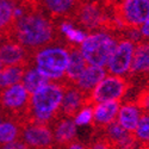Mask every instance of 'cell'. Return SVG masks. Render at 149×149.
<instances>
[{"instance_id":"cell-31","label":"cell","mask_w":149,"mask_h":149,"mask_svg":"<svg viewBox=\"0 0 149 149\" xmlns=\"http://www.w3.org/2000/svg\"><path fill=\"white\" fill-rule=\"evenodd\" d=\"M148 77H149V75H148Z\"/></svg>"},{"instance_id":"cell-8","label":"cell","mask_w":149,"mask_h":149,"mask_svg":"<svg viewBox=\"0 0 149 149\" xmlns=\"http://www.w3.org/2000/svg\"><path fill=\"white\" fill-rule=\"evenodd\" d=\"M135 45L136 43L128 38H124V37L118 40L115 50L105 66L109 74H113V75L119 77H129Z\"/></svg>"},{"instance_id":"cell-26","label":"cell","mask_w":149,"mask_h":149,"mask_svg":"<svg viewBox=\"0 0 149 149\" xmlns=\"http://www.w3.org/2000/svg\"><path fill=\"white\" fill-rule=\"evenodd\" d=\"M92 118H93V105H86L79 111L73 119L77 125L82 127L92 123Z\"/></svg>"},{"instance_id":"cell-13","label":"cell","mask_w":149,"mask_h":149,"mask_svg":"<svg viewBox=\"0 0 149 149\" xmlns=\"http://www.w3.org/2000/svg\"><path fill=\"white\" fill-rule=\"evenodd\" d=\"M105 139L109 141L111 147L115 148H134L137 147V142L134 136V132L128 131L127 129H124L120 124L115 120L113 123H111L110 125H107L104 130Z\"/></svg>"},{"instance_id":"cell-18","label":"cell","mask_w":149,"mask_h":149,"mask_svg":"<svg viewBox=\"0 0 149 149\" xmlns=\"http://www.w3.org/2000/svg\"><path fill=\"white\" fill-rule=\"evenodd\" d=\"M142 115L143 110L141 109L137 102H127L124 104H120L116 120L124 129L134 132Z\"/></svg>"},{"instance_id":"cell-20","label":"cell","mask_w":149,"mask_h":149,"mask_svg":"<svg viewBox=\"0 0 149 149\" xmlns=\"http://www.w3.org/2000/svg\"><path fill=\"white\" fill-rule=\"evenodd\" d=\"M28 66L15 65V66H4L0 70V90L8 87L11 85L22 82L23 75Z\"/></svg>"},{"instance_id":"cell-4","label":"cell","mask_w":149,"mask_h":149,"mask_svg":"<svg viewBox=\"0 0 149 149\" xmlns=\"http://www.w3.org/2000/svg\"><path fill=\"white\" fill-rule=\"evenodd\" d=\"M119 35L112 30H97L80 43V50L88 65L105 67L118 43Z\"/></svg>"},{"instance_id":"cell-30","label":"cell","mask_w":149,"mask_h":149,"mask_svg":"<svg viewBox=\"0 0 149 149\" xmlns=\"http://www.w3.org/2000/svg\"><path fill=\"white\" fill-rule=\"evenodd\" d=\"M0 123H1V120H0Z\"/></svg>"},{"instance_id":"cell-2","label":"cell","mask_w":149,"mask_h":149,"mask_svg":"<svg viewBox=\"0 0 149 149\" xmlns=\"http://www.w3.org/2000/svg\"><path fill=\"white\" fill-rule=\"evenodd\" d=\"M66 84L63 80L58 82L45 84L31 94L29 122H36L50 125L58 116V110L65 94ZM26 124V123H25Z\"/></svg>"},{"instance_id":"cell-28","label":"cell","mask_w":149,"mask_h":149,"mask_svg":"<svg viewBox=\"0 0 149 149\" xmlns=\"http://www.w3.org/2000/svg\"><path fill=\"white\" fill-rule=\"evenodd\" d=\"M140 31H141L143 40H149V19L143 24V25L140 26Z\"/></svg>"},{"instance_id":"cell-11","label":"cell","mask_w":149,"mask_h":149,"mask_svg":"<svg viewBox=\"0 0 149 149\" xmlns=\"http://www.w3.org/2000/svg\"><path fill=\"white\" fill-rule=\"evenodd\" d=\"M0 61L4 66L23 65L30 67L33 61V52L13 40H8L0 45Z\"/></svg>"},{"instance_id":"cell-1","label":"cell","mask_w":149,"mask_h":149,"mask_svg":"<svg viewBox=\"0 0 149 149\" xmlns=\"http://www.w3.org/2000/svg\"><path fill=\"white\" fill-rule=\"evenodd\" d=\"M13 4V24L11 40L29 50L49 45L57 38L54 19L38 0H11Z\"/></svg>"},{"instance_id":"cell-24","label":"cell","mask_w":149,"mask_h":149,"mask_svg":"<svg viewBox=\"0 0 149 149\" xmlns=\"http://www.w3.org/2000/svg\"><path fill=\"white\" fill-rule=\"evenodd\" d=\"M136 142L141 147H149V113L143 112L134 130Z\"/></svg>"},{"instance_id":"cell-29","label":"cell","mask_w":149,"mask_h":149,"mask_svg":"<svg viewBox=\"0 0 149 149\" xmlns=\"http://www.w3.org/2000/svg\"><path fill=\"white\" fill-rule=\"evenodd\" d=\"M3 67H4V65L1 63V61H0V70H1V69H3Z\"/></svg>"},{"instance_id":"cell-7","label":"cell","mask_w":149,"mask_h":149,"mask_svg":"<svg viewBox=\"0 0 149 149\" xmlns=\"http://www.w3.org/2000/svg\"><path fill=\"white\" fill-rule=\"evenodd\" d=\"M113 8L124 28H140L149 19V0H119Z\"/></svg>"},{"instance_id":"cell-6","label":"cell","mask_w":149,"mask_h":149,"mask_svg":"<svg viewBox=\"0 0 149 149\" xmlns=\"http://www.w3.org/2000/svg\"><path fill=\"white\" fill-rule=\"evenodd\" d=\"M130 84L127 77L106 74L87 97V105H94L102 102L122 100L127 94Z\"/></svg>"},{"instance_id":"cell-25","label":"cell","mask_w":149,"mask_h":149,"mask_svg":"<svg viewBox=\"0 0 149 149\" xmlns=\"http://www.w3.org/2000/svg\"><path fill=\"white\" fill-rule=\"evenodd\" d=\"M13 24V4L11 0H0V31L11 33Z\"/></svg>"},{"instance_id":"cell-10","label":"cell","mask_w":149,"mask_h":149,"mask_svg":"<svg viewBox=\"0 0 149 149\" xmlns=\"http://www.w3.org/2000/svg\"><path fill=\"white\" fill-rule=\"evenodd\" d=\"M65 84H66L65 94H63V99H62V103L58 110L57 118L60 117L74 118L84 106L87 105L88 94H86L85 92L79 90L74 84H68L66 81Z\"/></svg>"},{"instance_id":"cell-5","label":"cell","mask_w":149,"mask_h":149,"mask_svg":"<svg viewBox=\"0 0 149 149\" xmlns=\"http://www.w3.org/2000/svg\"><path fill=\"white\" fill-rule=\"evenodd\" d=\"M69 60L68 48L43 47L33 52V62L42 75L50 80H62Z\"/></svg>"},{"instance_id":"cell-21","label":"cell","mask_w":149,"mask_h":149,"mask_svg":"<svg viewBox=\"0 0 149 149\" xmlns=\"http://www.w3.org/2000/svg\"><path fill=\"white\" fill-rule=\"evenodd\" d=\"M50 81V79H48L47 77L42 75V74L37 70V68H30L28 67L25 73L23 75L22 79V84L25 86V88L32 94L35 91H37L38 88H41L42 86H44L45 84H48Z\"/></svg>"},{"instance_id":"cell-14","label":"cell","mask_w":149,"mask_h":149,"mask_svg":"<svg viewBox=\"0 0 149 149\" xmlns=\"http://www.w3.org/2000/svg\"><path fill=\"white\" fill-rule=\"evenodd\" d=\"M53 19H72L82 0H38Z\"/></svg>"},{"instance_id":"cell-17","label":"cell","mask_w":149,"mask_h":149,"mask_svg":"<svg viewBox=\"0 0 149 149\" xmlns=\"http://www.w3.org/2000/svg\"><path fill=\"white\" fill-rule=\"evenodd\" d=\"M129 75L130 77L149 75V40H142L136 43Z\"/></svg>"},{"instance_id":"cell-19","label":"cell","mask_w":149,"mask_h":149,"mask_svg":"<svg viewBox=\"0 0 149 149\" xmlns=\"http://www.w3.org/2000/svg\"><path fill=\"white\" fill-rule=\"evenodd\" d=\"M106 74H107V70L105 67L88 65L86 67V69L82 72L81 75L77 79V81L74 82V85L86 94H90V92L102 81V79Z\"/></svg>"},{"instance_id":"cell-9","label":"cell","mask_w":149,"mask_h":149,"mask_svg":"<svg viewBox=\"0 0 149 149\" xmlns=\"http://www.w3.org/2000/svg\"><path fill=\"white\" fill-rule=\"evenodd\" d=\"M20 139L31 148H52L55 143L53 129L48 124L36 122L22 125Z\"/></svg>"},{"instance_id":"cell-12","label":"cell","mask_w":149,"mask_h":149,"mask_svg":"<svg viewBox=\"0 0 149 149\" xmlns=\"http://www.w3.org/2000/svg\"><path fill=\"white\" fill-rule=\"evenodd\" d=\"M120 100L102 102L93 105L92 125L97 130H104L107 125L117 119Z\"/></svg>"},{"instance_id":"cell-16","label":"cell","mask_w":149,"mask_h":149,"mask_svg":"<svg viewBox=\"0 0 149 149\" xmlns=\"http://www.w3.org/2000/svg\"><path fill=\"white\" fill-rule=\"evenodd\" d=\"M53 134L55 143L61 147H69L72 142L75 141L77 124L73 118L60 117L53 123Z\"/></svg>"},{"instance_id":"cell-3","label":"cell","mask_w":149,"mask_h":149,"mask_svg":"<svg viewBox=\"0 0 149 149\" xmlns=\"http://www.w3.org/2000/svg\"><path fill=\"white\" fill-rule=\"evenodd\" d=\"M31 93L22 82L0 90V115L20 125L28 123Z\"/></svg>"},{"instance_id":"cell-27","label":"cell","mask_w":149,"mask_h":149,"mask_svg":"<svg viewBox=\"0 0 149 149\" xmlns=\"http://www.w3.org/2000/svg\"><path fill=\"white\" fill-rule=\"evenodd\" d=\"M136 102L139 103V105H140L141 109L143 110V112H148V113H149V87H148L147 90H144V91L140 94L139 99H137Z\"/></svg>"},{"instance_id":"cell-22","label":"cell","mask_w":149,"mask_h":149,"mask_svg":"<svg viewBox=\"0 0 149 149\" xmlns=\"http://www.w3.org/2000/svg\"><path fill=\"white\" fill-rule=\"evenodd\" d=\"M22 125L15 120H6L0 123V147L20 139Z\"/></svg>"},{"instance_id":"cell-23","label":"cell","mask_w":149,"mask_h":149,"mask_svg":"<svg viewBox=\"0 0 149 149\" xmlns=\"http://www.w3.org/2000/svg\"><path fill=\"white\" fill-rule=\"evenodd\" d=\"M58 31L62 32L68 41V43H73V44H78L80 45V43L87 37V32L81 30V29H78L73 25V22L69 20V19H65L62 20L61 24L58 25Z\"/></svg>"},{"instance_id":"cell-15","label":"cell","mask_w":149,"mask_h":149,"mask_svg":"<svg viewBox=\"0 0 149 149\" xmlns=\"http://www.w3.org/2000/svg\"><path fill=\"white\" fill-rule=\"evenodd\" d=\"M67 48L69 52V60H68V65L66 68L63 80L68 84H74L77 81V79L82 74V72L86 69V67L88 66V63L84 57L80 50V47H78V44L68 43Z\"/></svg>"}]
</instances>
